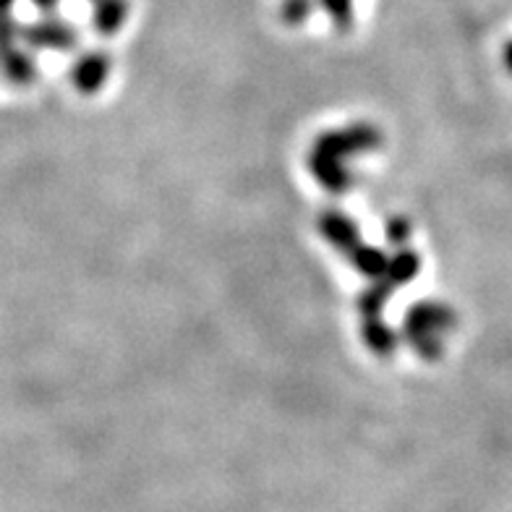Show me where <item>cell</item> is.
<instances>
[{
  "label": "cell",
  "instance_id": "6da1fadb",
  "mask_svg": "<svg viewBox=\"0 0 512 512\" xmlns=\"http://www.w3.org/2000/svg\"><path fill=\"white\" fill-rule=\"evenodd\" d=\"M27 40L34 45H53V48H66L74 40V34L66 24H58V21H42V24H34L32 29H27Z\"/></svg>",
  "mask_w": 512,
  "mask_h": 512
},
{
  "label": "cell",
  "instance_id": "7a4b0ae2",
  "mask_svg": "<svg viewBox=\"0 0 512 512\" xmlns=\"http://www.w3.org/2000/svg\"><path fill=\"white\" fill-rule=\"evenodd\" d=\"M126 16V0H100V6H97V29H105V32H113L121 19Z\"/></svg>",
  "mask_w": 512,
  "mask_h": 512
},
{
  "label": "cell",
  "instance_id": "3957f363",
  "mask_svg": "<svg viewBox=\"0 0 512 512\" xmlns=\"http://www.w3.org/2000/svg\"><path fill=\"white\" fill-rule=\"evenodd\" d=\"M32 3H34V6H37V8H45V11L55 6V0H32Z\"/></svg>",
  "mask_w": 512,
  "mask_h": 512
}]
</instances>
